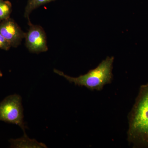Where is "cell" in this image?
Returning <instances> with one entry per match:
<instances>
[{"label": "cell", "instance_id": "1", "mask_svg": "<svg viewBox=\"0 0 148 148\" xmlns=\"http://www.w3.org/2000/svg\"><path fill=\"white\" fill-rule=\"evenodd\" d=\"M128 119L127 141L133 148H148V83L140 87Z\"/></svg>", "mask_w": 148, "mask_h": 148}, {"label": "cell", "instance_id": "2", "mask_svg": "<svg viewBox=\"0 0 148 148\" xmlns=\"http://www.w3.org/2000/svg\"><path fill=\"white\" fill-rule=\"evenodd\" d=\"M114 61L113 56H108L95 69L77 77L69 76L57 69H54L53 72L75 85L85 86L91 90L100 91L106 85L112 82L113 77L112 69Z\"/></svg>", "mask_w": 148, "mask_h": 148}, {"label": "cell", "instance_id": "3", "mask_svg": "<svg viewBox=\"0 0 148 148\" xmlns=\"http://www.w3.org/2000/svg\"><path fill=\"white\" fill-rule=\"evenodd\" d=\"M0 121L18 125L25 132L26 126L20 95H9L0 103Z\"/></svg>", "mask_w": 148, "mask_h": 148}, {"label": "cell", "instance_id": "4", "mask_svg": "<svg viewBox=\"0 0 148 148\" xmlns=\"http://www.w3.org/2000/svg\"><path fill=\"white\" fill-rule=\"evenodd\" d=\"M29 28L25 35V44L29 51L39 53L48 49L47 39L43 29L38 25H34L29 21Z\"/></svg>", "mask_w": 148, "mask_h": 148}, {"label": "cell", "instance_id": "5", "mask_svg": "<svg viewBox=\"0 0 148 148\" xmlns=\"http://www.w3.org/2000/svg\"><path fill=\"white\" fill-rule=\"evenodd\" d=\"M0 34L13 47L20 45L26 35L17 23L10 17L0 21Z\"/></svg>", "mask_w": 148, "mask_h": 148}, {"label": "cell", "instance_id": "6", "mask_svg": "<svg viewBox=\"0 0 148 148\" xmlns=\"http://www.w3.org/2000/svg\"><path fill=\"white\" fill-rule=\"evenodd\" d=\"M11 148H47L45 145L40 143L37 140L29 138L24 132V135L18 139H12L10 140Z\"/></svg>", "mask_w": 148, "mask_h": 148}, {"label": "cell", "instance_id": "7", "mask_svg": "<svg viewBox=\"0 0 148 148\" xmlns=\"http://www.w3.org/2000/svg\"><path fill=\"white\" fill-rule=\"evenodd\" d=\"M54 1L56 0H28L24 11V17L29 20V16L33 11L40 6Z\"/></svg>", "mask_w": 148, "mask_h": 148}, {"label": "cell", "instance_id": "8", "mask_svg": "<svg viewBox=\"0 0 148 148\" xmlns=\"http://www.w3.org/2000/svg\"><path fill=\"white\" fill-rule=\"evenodd\" d=\"M12 12V5L8 1L0 0V21L10 17Z\"/></svg>", "mask_w": 148, "mask_h": 148}, {"label": "cell", "instance_id": "9", "mask_svg": "<svg viewBox=\"0 0 148 148\" xmlns=\"http://www.w3.org/2000/svg\"><path fill=\"white\" fill-rule=\"evenodd\" d=\"M11 47L10 44L0 34V49L3 50L8 51L10 49Z\"/></svg>", "mask_w": 148, "mask_h": 148}, {"label": "cell", "instance_id": "10", "mask_svg": "<svg viewBox=\"0 0 148 148\" xmlns=\"http://www.w3.org/2000/svg\"><path fill=\"white\" fill-rule=\"evenodd\" d=\"M3 76V73L1 71V70H0V77H2Z\"/></svg>", "mask_w": 148, "mask_h": 148}]
</instances>
